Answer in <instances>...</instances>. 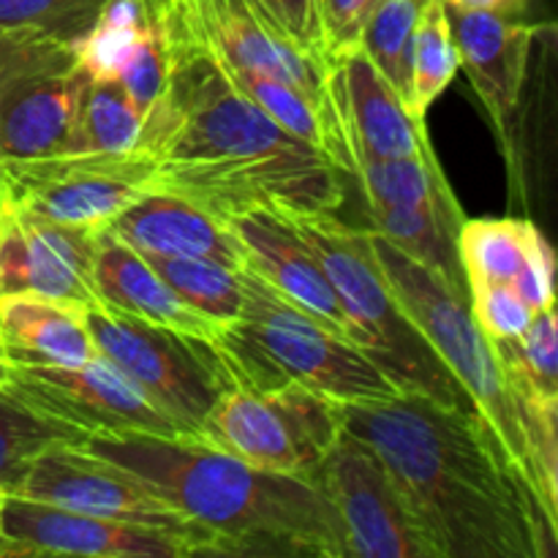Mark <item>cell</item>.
<instances>
[{
	"label": "cell",
	"instance_id": "cell-28",
	"mask_svg": "<svg viewBox=\"0 0 558 558\" xmlns=\"http://www.w3.org/2000/svg\"><path fill=\"white\" fill-rule=\"evenodd\" d=\"M461 58L452 38L450 14L445 0H423L414 22L412 71H409V112L425 123V114L436 98L452 85Z\"/></svg>",
	"mask_w": 558,
	"mask_h": 558
},
{
	"label": "cell",
	"instance_id": "cell-9",
	"mask_svg": "<svg viewBox=\"0 0 558 558\" xmlns=\"http://www.w3.org/2000/svg\"><path fill=\"white\" fill-rule=\"evenodd\" d=\"M341 430V403L308 387H229L207 412L202 441L265 472L314 483Z\"/></svg>",
	"mask_w": 558,
	"mask_h": 558
},
{
	"label": "cell",
	"instance_id": "cell-43",
	"mask_svg": "<svg viewBox=\"0 0 558 558\" xmlns=\"http://www.w3.org/2000/svg\"><path fill=\"white\" fill-rule=\"evenodd\" d=\"M0 490H3V488H0Z\"/></svg>",
	"mask_w": 558,
	"mask_h": 558
},
{
	"label": "cell",
	"instance_id": "cell-3",
	"mask_svg": "<svg viewBox=\"0 0 558 558\" xmlns=\"http://www.w3.org/2000/svg\"><path fill=\"white\" fill-rule=\"evenodd\" d=\"M82 447L150 483L227 556L349 558L336 510L311 480L265 472L191 436H87Z\"/></svg>",
	"mask_w": 558,
	"mask_h": 558
},
{
	"label": "cell",
	"instance_id": "cell-34",
	"mask_svg": "<svg viewBox=\"0 0 558 558\" xmlns=\"http://www.w3.org/2000/svg\"><path fill=\"white\" fill-rule=\"evenodd\" d=\"M469 311L490 341H507L526 330L534 311L523 303L510 283H477L469 287Z\"/></svg>",
	"mask_w": 558,
	"mask_h": 558
},
{
	"label": "cell",
	"instance_id": "cell-39",
	"mask_svg": "<svg viewBox=\"0 0 558 558\" xmlns=\"http://www.w3.org/2000/svg\"><path fill=\"white\" fill-rule=\"evenodd\" d=\"M529 0H445L447 9L456 11H494V14L515 16L526 9Z\"/></svg>",
	"mask_w": 558,
	"mask_h": 558
},
{
	"label": "cell",
	"instance_id": "cell-30",
	"mask_svg": "<svg viewBox=\"0 0 558 558\" xmlns=\"http://www.w3.org/2000/svg\"><path fill=\"white\" fill-rule=\"evenodd\" d=\"M505 379L518 398L558 401V319L556 305L532 316L526 330L507 341H490Z\"/></svg>",
	"mask_w": 558,
	"mask_h": 558
},
{
	"label": "cell",
	"instance_id": "cell-21",
	"mask_svg": "<svg viewBox=\"0 0 558 558\" xmlns=\"http://www.w3.org/2000/svg\"><path fill=\"white\" fill-rule=\"evenodd\" d=\"M90 278L98 303L109 308L205 341L218 338L221 325L185 305L178 292L158 276L156 267L107 227L93 234Z\"/></svg>",
	"mask_w": 558,
	"mask_h": 558
},
{
	"label": "cell",
	"instance_id": "cell-17",
	"mask_svg": "<svg viewBox=\"0 0 558 558\" xmlns=\"http://www.w3.org/2000/svg\"><path fill=\"white\" fill-rule=\"evenodd\" d=\"M223 223L243 245L245 267L327 330L352 341V327L341 300L325 276V267L294 229L292 218L272 210H245L223 218Z\"/></svg>",
	"mask_w": 558,
	"mask_h": 558
},
{
	"label": "cell",
	"instance_id": "cell-20",
	"mask_svg": "<svg viewBox=\"0 0 558 558\" xmlns=\"http://www.w3.org/2000/svg\"><path fill=\"white\" fill-rule=\"evenodd\" d=\"M107 229L145 256H205L234 270L245 267L243 245L221 218L156 185L120 210Z\"/></svg>",
	"mask_w": 558,
	"mask_h": 558
},
{
	"label": "cell",
	"instance_id": "cell-13",
	"mask_svg": "<svg viewBox=\"0 0 558 558\" xmlns=\"http://www.w3.org/2000/svg\"><path fill=\"white\" fill-rule=\"evenodd\" d=\"M3 390L85 439L129 434L189 436L101 354L76 368H11Z\"/></svg>",
	"mask_w": 558,
	"mask_h": 558
},
{
	"label": "cell",
	"instance_id": "cell-38",
	"mask_svg": "<svg viewBox=\"0 0 558 558\" xmlns=\"http://www.w3.org/2000/svg\"><path fill=\"white\" fill-rule=\"evenodd\" d=\"M300 47L322 54L319 41V14H316V0H256ZM325 58V54H322ZM327 60V58H325Z\"/></svg>",
	"mask_w": 558,
	"mask_h": 558
},
{
	"label": "cell",
	"instance_id": "cell-31",
	"mask_svg": "<svg viewBox=\"0 0 558 558\" xmlns=\"http://www.w3.org/2000/svg\"><path fill=\"white\" fill-rule=\"evenodd\" d=\"M82 441L85 436L33 412L20 398L0 390V488L3 490L11 488L22 469L41 452L63 445H82Z\"/></svg>",
	"mask_w": 558,
	"mask_h": 558
},
{
	"label": "cell",
	"instance_id": "cell-41",
	"mask_svg": "<svg viewBox=\"0 0 558 558\" xmlns=\"http://www.w3.org/2000/svg\"><path fill=\"white\" fill-rule=\"evenodd\" d=\"M0 501H3V490H0Z\"/></svg>",
	"mask_w": 558,
	"mask_h": 558
},
{
	"label": "cell",
	"instance_id": "cell-1",
	"mask_svg": "<svg viewBox=\"0 0 558 558\" xmlns=\"http://www.w3.org/2000/svg\"><path fill=\"white\" fill-rule=\"evenodd\" d=\"M136 150L156 161L153 185L216 218L272 210L336 213L343 169L267 118L223 71L185 0L169 3V74L142 120Z\"/></svg>",
	"mask_w": 558,
	"mask_h": 558
},
{
	"label": "cell",
	"instance_id": "cell-10",
	"mask_svg": "<svg viewBox=\"0 0 558 558\" xmlns=\"http://www.w3.org/2000/svg\"><path fill=\"white\" fill-rule=\"evenodd\" d=\"M156 161L142 150L49 153L0 161V191L16 207L82 229H101L153 189Z\"/></svg>",
	"mask_w": 558,
	"mask_h": 558
},
{
	"label": "cell",
	"instance_id": "cell-6",
	"mask_svg": "<svg viewBox=\"0 0 558 558\" xmlns=\"http://www.w3.org/2000/svg\"><path fill=\"white\" fill-rule=\"evenodd\" d=\"M292 223L325 267L352 327L354 347L363 349L398 390L474 412L456 376L398 305L376 267L365 229L349 227L336 213H311L292 218Z\"/></svg>",
	"mask_w": 558,
	"mask_h": 558
},
{
	"label": "cell",
	"instance_id": "cell-27",
	"mask_svg": "<svg viewBox=\"0 0 558 558\" xmlns=\"http://www.w3.org/2000/svg\"><path fill=\"white\" fill-rule=\"evenodd\" d=\"M142 112L118 80H87L74 125L60 153H123L136 150Z\"/></svg>",
	"mask_w": 558,
	"mask_h": 558
},
{
	"label": "cell",
	"instance_id": "cell-16",
	"mask_svg": "<svg viewBox=\"0 0 558 558\" xmlns=\"http://www.w3.org/2000/svg\"><path fill=\"white\" fill-rule=\"evenodd\" d=\"M96 229L69 227L0 202V300L31 294L87 308L98 303L90 278Z\"/></svg>",
	"mask_w": 558,
	"mask_h": 558
},
{
	"label": "cell",
	"instance_id": "cell-40",
	"mask_svg": "<svg viewBox=\"0 0 558 558\" xmlns=\"http://www.w3.org/2000/svg\"><path fill=\"white\" fill-rule=\"evenodd\" d=\"M9 376H11V363H9V357H5L3 336H0V390H3V387H5Z\"/></svg>",
	"mask_w": 558,
	"mask_h": 558
},
{
	"label": "cell",
	"instance_id": "cell-5",
	"mask_svg": "<svg viewBox=\"0 0 558 558\" xmlns=\"http://www.w3.org/2000/svg\"><path fill=\"white\" fill-rule=\"evenodd\" d=\"M365 234H368L376 267L385 276L390 292L396 294L403 314L423 332V338L439 354L447 371L456 376L461 390L472 401L474 412L480 414L488 434L494 436L507 466L521 480L529 496L537 501L545 521L558 532V526L545 512L521 407H518L515 396L507 385L494 343L480 330L472 311H469V292L458 283L447 281L441 272L414 262L412 256L398 251L396 245L387 243L371 229H365Z\"/></svg>",
	"mask_w": 558,
	"mask_h": 558
},
{
	"label": "cell",
	"instance_id": "cell-42",
	"mask_svg": "<svg viewBox=\"0 0 558 558\" xmlns=\"http://www.w3.org/2000/svg\"><path fill=\"white\" fill-rule=\"evenodd\" d=\"M0 202H3V191H0Z\"/></svg>",
	"mask_w": 558,
	"mask_h": 558
},
{
	"label": "cell",
	"instance_id": "cell-24",
	"mask_svg": "<svg viewBox=\"0 0 558 558\" xmlns=\"http://www.w3.org/2000/svg\"><path fill=\"white\" fill-rule=\"evenodd\" d=\"M371 232L385 238L420 265L441 272L447 281L466 289L461 259H458V227L463 213L439 210V207H374L365 205Z\"/></svg>",
	"mask_w": 558,
	"mask_h": 558
},
{
	"label": "cell",
	"instance_id": "cell-33",
	"mask_svg": "<svg viewBox=\"0 0 558 558\" xmlns=\"http://www.w3.org/2000/svg\"><path fill=\"white\" fill-rule=\"evenodd\" d=\"M172 3V0H169ZM169 74V9L156 27L145 33L140 41L131 47L129 58L120 65L114 80L123 85L134 107L140 109L142 118L153 109L163 90V82Z\"/></svg>",
	"mask_w": 558,
	"mask_h": 558
},
{
	"label": "cell",
	"instance_id": "cell-12",
	"mask_svg": "<svg viewBox=\"0 0 558 558\" xmlns=\"http://www.w3.org/2000/svg\"><path fill=\"white\" fill-rule=\"evenodd\" d=\"M341 523L349 558H436L412 505L363 439L341 430L314 472Z\"/></svg>",
	"mask_w": 558,
	"mask_h": 558
},
{
	"label": "cell",
	"instance_id": "cell-29",
	"mask_svg": "<svg viewBox=\"0 0 558 558\" xmlns=\"http://www.w3.org/2000/svg\"><path fill=\"white\" fill-rule=\"evenodd\" d=\"M145 259L178 292V298L205 319L229 325L243 314V270L205 256H145Z\"/></svg>",
	"mask_w": 558,
	"mask_h": 558
},
{
	"label": "cell",
	"instance_id": "cell-14",
	"mask_svg": "<svg viewBox=\"0 0 558 558\" xmlns=\"http://www.w3.org/2000/svg\"><path fill=\"white\" fill-rule=\"evenodd\" d=\"M20 556L189 558L210 556V548L172 529L87 515L3 490L0 558Z\"/></svg>",
	"mask_w": 558,
	"mask_h": 558
},
{
	"label": "cell",
	"instance_id": "cell-2",
	"mask_svg": "<svg viewBox=\"0 0 558 558\" xmlns=\"http://www.w3.org/2000/svg\"><path fill=\"white\" fill-rule=\"evenodd\" d=\"M341 417L392 474L436 558L554 556L556 529L474 412L401 390L343 403Z\"/></svg>",
	"mask_w": 558,
	"mask_h": 558
},
{
	"label": "cell",
	"instance_id": "cell-32",
	"mask_svg": "<svg viewBox=\"0 0 558 558\" xmlns=\"http://www.w3.org/2000/svg\"><path fill=\"white\" fill-rule=\"evenodd\" d=\"M420 5L423 0H379L360 33V47L401 93L403 104H409L414 22H417Z\"/></svg>",
	"mask_w": 558,
	"mask_h": 558
},
{
	"label": "cell",
	"instance_id": "cell-25",
	"mask_svg": "<svg viewBox=\"0 0 558 558\" xmlns=\"http://www.w3.org/2000/svg\"><path fill=\"white\" fill-rule=\"evenodd\" d=\"M537 234L539 229L526 218H463L456 245L466 289L510 283Z\"/></svg>",
	"mask_w": 558,
	"mask_h": 558
},
{
	"label": "cell",
	"instance_id": "cell-26",
	"mask_svg": "<svg viewBox=\"0 0 558 558\" xmlns=\"http://www.w3.org/2000/svg\"><path fill=\"white\" fill-rule=\"evenodd\" d=\"M169 0H104L76 38L80 63L93 80H114L131 47L163 20Z\"/></svg>",
	"mask_w": 558,
	"mask_h": 558
},
{
	"label": "cell",
	"instance_id": "cell-23",
	"mask_svg": "<svg viewBox=\"0 0 558 558\" xmlns=\"http://www.w3.org/2000/svg\"><path fill=\"white\" fill-rule=\"evenodd\" d=\"M352 174L360 180L365 205L439 207V210L463 213L436 156L385 158L352 150Z\"/></svg>",
	"mask_w": 558,
	"mask_h": 558
},
{
	"label": "cell",
	"instance_id": "cell-37",
	"mask_svg": "<svg viewBox=\"0 0 558 558\" xmlns=\"http://www.w3.org/2000/svg\"><path fill=\"white\" fill-rule=\"evenodd\" d=\"M554 270H556L554 248H550V243L543 238V232H539L537 238H534L532 248H529L526 262H523L521 270H518L515 278L510 281V287L515 289L518 298H521L534 314L543 308H554L556 305Z\"/></svg>",
	"mask_w": 558,
	"mask_h": 558
},
{
	"label": "cell",
	"instance_id": "cell-18",
	"mask_svg": "<svg viewBox=\"0 0 558 558\" xmlns=\"http://www.w3.org/2000/svg\"><path fill=\"white\" fill-rule=\"evenodd\" d=\"M332 96L349 150L385 158L434 156L425 123L412 118L401 93L376 69L365 49L352 47L330 60Z\"/></svg>",
	"mask_w": 558,
	"mask_h": 558
},
{
	"label": "cell",
	"instance_id": "cell-11",
	"mask_svg": "<svg viewBox=\"0 0 558 558\" xmlns=\"http://www.w3.org/2000/svg\"><path fill=\"white\" fill-rule=\"evenodd\" d=\"M5 490L87 515L172 529L205 543L210 556H227L210 529L174 510L150 483L136 477L134 472L85 450L82 445H63L41 452Z\"/></svg>",
	"mask_w": 558,
	"mask_h": 558
},
{
	"label": "cell",
	"instance_id": "cell-4",
	"mask_svg": "<svg viewBox=\"0 0 558 558\" xmlns=\"http://www.w3.org/2000/svg\"><path fill=\"white\" fill-rule=\"evenodd\" d=\"M243 314L213 341L234 387L276 390L300 385L336 403H371L398 387L368 354L289 303L251 267H243Z\"/></svg>",
	"mask_w": 558,
	"mask_h": 558
},
{
	"label": "cell",
	"instance_id": "cell-15",
	"mask_svg": "<svg viewBox=\"0 0 558 558\" xmlns=\"http://www.w3.org/2000/svg\"><path fill=\"white\" fill-rule=\"evenodd\" d=\"M185 5L227 63L292 85L347 136L332 96L330 60L300 47L256 0H185Z\"/></svg>",
	"mask_w": 558,
	"mask_h": 558
},
{
	"label": "cell",
	"instance_id": "cell-22",
	"mask_svg": "<svg viewBox=\"0 0 558 558\" xmlns=\"http://www.w3.org/2000/svg\"><path fill=\"white\" fill-rule=\"evenodd\" d=\"M82 311L31 294L0 300V336L11 368H76L96 357Z\"/></svg>",
	"mask_w": 558,
	"mask_h": 558
},
{
	"label": "cell",
	"instance_id": "cell-7",
	"mask_svg": "<svg viewBox=\"0 0 558 558\" xmlns=\"http://www.w3.org/2000/svg\"><path fill=\"white\" fill-rule=\"evenodd\" d=\"M76 38L47 25L0 27V161L65 147L90 80Z\"/></svg>",
	"mask_w": 558,
	"mask_h": 558
},
{
	"label": "cell",
	"instance_id": "cell-8",
	"mask_svg": "<svg viewBox=\"0 0 558 558\" xmlns=\"http://www.w3.org/2000/svg\"><path fill=\"white\" fill-rule=\"evenodd\" d=\"M90 341L101 357L123 371L180 428L202 439L213 403L232 385L213 341L93 303L82 311Z\"/></svg>",
	"mask_w": 558,
	"mask_h": 558
},
{
	"label": "cell",
	"instance_id": "cell-35",
	"mask_svg": "<svg viewBox=\"0 0 558 558\" xmlns=\"http://www.w3.org/2000/svg\"><path fill=\"white\" fill-rule=\"evenodd\" d=\"M104 0H0V27L47 25L82 36Z\"/></svg>",
	"mask_w": 558,
	"mask_h": 558
},
{
	"label": "cell",
	"instance_id": "cell-19",
	"mask_svg": "<svg viewBox=\"0 0 558 558\" xmlns=\"http://www.w3.org/2000/svg\"><path fill=\"white\" fill-rule=\"evenodd\" d=\"M447 14L461 69H466L469 82L488 109L501 140H507V125L521 104L529 54L539 27L494 11L447 9Z\"/></svg>",
	"mask_w": 558,
	"mask_h": 558
},
{
	"label": "cell",
	"instance_id": "cell-36",
	"mask_svg": "<svg viewBox=\"0 0 558 558\" xmlns=\"http://www.w3.org/2000/svg\"><path fill=\"white\" fill-rule=\"evenodd\" d=\"M376 3L379 0H316L322 54L327 60L357 47L365 20Z\"/></svg>",
	"mask_w": 558,
	"mask_h": 558
}]
</instances>
